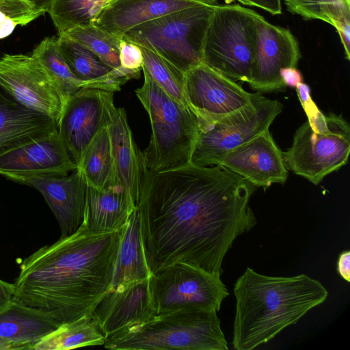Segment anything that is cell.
Wrapping results in <instances>:
<instances>
[{"mask_svg": "<svg viewBox=\"0 0 350 350\" xmlns=\"http://www.w3.org/2000/svg\"><path fill=\"white\" fill-rule=\"evenodd\" d=\"M123 228L92 232L83 220L72 234L40 247L22 260L12 301L59 326L91 314L111 288Z\"/></svg>", "mask_w": 350, "mask_h": 350, "instance_id": "7a4b0ae2", "label": "cell"}, {"mask_svg": "<svg viewBox=\"0 0 350 350\" xmlns=\"http://www.w3.org/2000/svg\"><path fill=\"white\" fill-rule=\"evenodd\" d=\"M245 5L257 7L272 15L282 14L281 0H237Z\"/></svg>", "mask_w": 350, "mask_h": 350, "instance_id": "e575fe53", "label": "cell"}, {"mask_svg": "<svg viewBox=\"0 0 350 350\" xmlns=\"http://www.w3.org/2000/svg\"><path fill=\"white\" fill-rule=\"evenodd\" d=\"M217 4L215 0H202L139 25L122 38L159 54L185 73L202 63L205 34Z\"/></svg>", "mask_w": 350, "mask_h": 350, "instance_id": "8992f818", "label": "cell"}, {"mask_svg": "<svg viewBox=\"0 0 350 350\" xmlns=\"http://www.w3.org/2000/svg\"><path fill=\"white\" fill-rule=\"evenodd\" d=\"M58 131L0 155V175L63 176L78 168Z\"/></svg>", "mask_w": 350, "mask_h": 350, "instance_id": "e0dca14e", "label": "cell"}, {"mask_svg": "<svg viewBox=\"0 0 350 350\" xmlns=\"http://www.w3.org/2000/svg\"><path fill=\"white\" fill-rule=\"evenodd\" d=\"M0 87L18 103L58 124L65 101L31 55L4 54L0 57Z\"/></svg>", "mask_w": 350, "mask_h": 350, "instance_id": "7c38bea8", "label": "cell"}, {"mask_svg": "<svg viewBox=\"0 0 350 350\" xmlns=\"http://www.w3.org/2000/svg\"><path fill=\"white\" fill-rule=\"evenodd\" d=\"M219 165L265 190L273 183L284 184L288 178L283 152L269 129L228 152Z\"/></svg>", "mask_w": 350, "mask_h": 350, "instance_id": "9a60e30c", "label": "cell"}, {"mask_svg": "<svg viewBox=\"0 0 350 350\" xmlns=\"http://www.w3.org/2000/svg\"><path fill=\"white\" fill-rule=\"evenodd\" d=\"M31 56L42 66L48 76L66 102V99L86 84L77 79L70 70L62 55L57 38L46 37L33 49Z\"/></svg>", "mask_w": 350, "mask_h": 350, "instance_id": "83f0119b", "label": "cell"}, {"mask_svg": "<svg viewBox=\"0 0 350 350\" xmlns=\"http://www.w3.org/2000/svg\"><path fill=\"white\" fill-rule=\"evenodd\" d=\"M120 62L123 68L140 72L143 66V55L140 47L122 38L120 44Z\"/></svg>", "mask_w": 350, "mask_h": 350, "instance_id": "836d02e7", "label": "cell"}, {"mask_svg": "<svg viewBox=\"0 0 350 350\" xmlns=\"http://www.w3.org/2000/svg\"><path fill=\"white\" fill-rule=\"evenodd\" d=\"M149 284L157 315L184 308L218 312L229 295L220 276L182 262L152 273Z\"/></svg>", "mask_w": 350, "mask_h": 350, "instance_id": "30bf717a", "label": "cell"}, {"mask_svg": "<svg viewBox=\"0 0 350 350\" xmlns=\"http://www.w3.org/2000/svg\"><path fill=\"white\" fill-rule=\"evenodd\" d=\"M233 292L236 309L232 344L236 350L266 344L328 296L324 286L306 274L269 276L250 267L237 280Z\"/></svg>", "mask_w": 350, "mask_h": 350, "instance_id": "3957f363", "label": "cell"}, {"mask_svg": "<svg viewBox=\"0 0 350 350\" xmlns=\"http://www.w3.org/2000/svg\"><path fill=\"white\" fill-rule=\"evenodd\" d=\"M301 57L299 43L286 28L275 26L259 14L256 18V41L248 84L260 92L283 91L286 85L282 69L296 67Z\"/></svg>", "mask_w": 350, "mask_h": 350, "instance_id": "5bb4252c", "label": "cell"}, {"mask_svg": "<svg viewBox=\"0 0 350 350\" xmlns=\"http://www.w3.org/2000/svg\"><path fill=\"white\" fill-rule=\"evenodd\" d=\"M93 314L105 337L154 318L149 278L109 289L94 307Z\"/></svg>", "mask_w": 350, "mask_h": 350, "instance_id": "ac0fdd59", "label": "cell"}, {"mask_svg": "<svg viewBox=\"0 0 350 350\" xmlns=\"http://www.w3.org/2000/svg\"><path fill=\"white\" fill-rule=\"evenodd\" d=\"M18 23L0 10V39L10 35Z\"/></svg>", "mask_w": 350, "mask_h": 350, "instance_id": "74e56055", "label": "cell"}, {"mask_svg": "<svg viewBox=\"0 0 350 350\" xmlns=\"http://www.w3.org/2000/svg\"><path fill=\"white\" fill-rule=\"evenodd\" d=\"M77 169L81 170L89 186L103 189L120 185L108 125L103 128L90 144Z\"/></svg>", "mask_w": 350, "mask_h": 350, "instance_id": "484cf974", "label": "cell"}, {"mask_svg": "<svg viewBox=\"0 0 350 350\" xmlns=\"http://www.w3.org/2000/svg\"><path fill=\"white\" fill-rule=\"evenodd\" d=\"M139 46L143 55L142 68L172 98L180 104L189 107L185 93V73L159 54Z\"/></svg>", "mask_w": 350, "mask_h": 350, "instance_id": "4dcf8cb0", "label": "cell"}, {"mask_svg": "<svg viewBox=\"0 0 350 350\" xmlns=\"http://www.w3.org/2000/svg\"><path fill=\"white\" fill-rule=\"evenodd\" d=\"M142 87L135 94L146 110L152 126L148 146L142 152L147 169L161 172L190 163L199 133L196 116L166 93L142 68Z\"/></svg>", "mask_w": 350, "mask_h": 350, "instance_id": "5b68a950", "label": "cell"}, {"mask_svg": "<svg viewBox=\"0 0 350 350\" xmlns=\"http://www.w3.org/2000/svg\"><path fill=\"white\" fill-rule=\"evenodd\" d=\"M14 284L0 279V310L7 306L12 300Z\"/></svg>", "mask_w": 350, "mask_h": 350, "instance_id": "f35d334b", "label": "cell"}, {"mask_svg": "<svg viewBox=\"0 0 350 350\" xmlns=\"http://www.w3.org/2000/svg\"><path fill=\"white\" fill-rule=\"evenodd\" d=\"M150 274L142 241L140 216L136 208L122 230L110 289L147 279Z\"/></svg>", "mask_w": 350, "mask_h": 350, "instance_id": "d4e9b609", "label": "cell"}, {"mask_svg": "<svg viewBox=\"0 0 350 350\" xmlns=\"http://www.w3.org/2000/svg\"><path fill=\"white\" fill-rule=\"evenodd\" d=\"M57 41L70 70L87 88L114 92L129 80L140 76V72L122 67L112 69L91 50L66 36L59 35Z\"/></svg>", "mask_w": 350, "mask_h": 350, "instance_id": "ffe728a7", "label": "cell"}, {"mask_svg": "<svg viewBox=\"0 0 350 350\" xmlns=\"http://www.w3.org/2000/svg\"><path fill=\"white\" fill-rule=\"evenodd\" d=\"M280 77L284 85L291 88H296L303 82L302 75L296 67H288L281 70Z\"/></svg>", "mask_w": 350, "mask_h": 350, "instance_id": "d590c367", "label": "cell"}, {"mask_svg": "<svg viewBox=\"0 0 350 350\" xmlns=\"http://www.w3.org/2000/svg\"><path fill=\"white\" fill-rule=\"evenodd\" d=\"M106 337L98 321L92 312L59 325L42 339L34 350H64L103 345Z\"/></svg>", "mask_w": 350, "mask_h": 350, "instance_id": "4316f807", "label": "cell"}, {"mask_svg": "<svg viewBox=\"0 0 350 350\" xmlns=\"http://www.w3.org/2000/svg\"><path fill=\"white\" fill-rule=\"evenodd\" d=\"M258 13L217 4L205 34L202 64L234 81L248 82L256 41Z\"/></svg>", "mask_w": 350, "mask_h": 350, "instance_id": "ba28073f", "label": "cell"}, {"mask_svg": "<svg viewBox=\"0 0 350 350\" xmlns=\"http://www.w3.org/2000/svg\"><path fill=\"white\" fill-rule=\"evenodd\" d=\"M135 208L134 202L120 185L103 189L87 187L83 220L90 232L121 230Z\"/></svg>", "mask_w": 350, "mask_h": 350, "instance_id": "cb8c5ba5", "label": "cell"}, {"mask_svg": "<svg viewBox=\"0 0 350 350\" xmlns=\"http://www.w3.org/2000/svg\"><path fill=\"white\" fill-rule=\"evenodd\" d=\"M0 10L24 26L46 12L34 8L25 0H0Z\"/></svg>", "mask_w": 350, "mask_h": 350, "instance_id": "d6a6232c", "label": "cell"}, {"mask_svg": "<svg viewBox=\"0 0 350 350\" xmlns=\"http://www.w3.org/2000/svg\"><path fill=\"white\" fill-rule=\"evenodd\" d=\"M217 312L184 308L158 314L107 337L103 346L116 350H228Z\"/></svg>", "mask_w": 350, "mask_h": 350, "instance_id": "277c9868", "label": "cell"}, {"mask_svg": "<svg viewBox=\"0 0 350 350\" xmlns=\"http://www.w3.org/2000/svg\"><path fill=\"white\" fill-rule=\"evenodd\" d=\"M108 131L119 185L136 206L145 163L142 152L133 139L124 108L115 107Z\"/></svg>", "mask_w": 350, "mask_h": 350, "instance_id": "7402d4cb", "label": "cell"}, {"mask_svg": "<svg viewBox=\"0 0 350 350\" xmlns=\"http://www.w3.org/2000/svg\"><path fill=\"white\" fill-rule=\"evenodd\" d=\"M114 0H55L48 11L61 35L76 27L93 25L101 12Z\"/></svg>", "mask_w": 350, "mask_h": 350, "instance_id": "f1b7e54d", "label": "cell"}, {"mask_svg": "<svg viewBox=\"0 0 350 350\" xmlns=\"http://www.w3.org/2000/svg\"><path fill=\"white\" fill-rule=\"evenodd\" d=\"M57 131V124L21 105L0 87V155Z\"/></svg>", "mask_w": 350, "mask_h": 350, "instance_id": "d6986e66", "label": "cell"}, {"mask_svg": "<svg viewBox=\"0 0 350 350\" xmlns=\"http://www.w3.org/2000/svg\"><path fill=\"white\" fill-rule=\"evenodd\" d=\"M255 188L221 165H144L136 208L150 273L182 262L221 276L235 239L257 224L249 206Z\"/></svg>", "mask_w": 350, "mask_h": 350, "instance_id": "6da1fadb", "label": "cell"}, {"mask_svg": "<svg viewBox=\"0 0 350 350\" xmlns=\"http://www.w3.org/2000/svg\"><path fill=\"white\" fill-rule=\"evenodd\" d=\"M61 35L66 36L86 46L112 69L122 68L120 62L121 37L94 25L76 27Z\"/></svg>", "mask_w": 350, "mask_h": 350, "instance_id": "f546056e", "label": "cell"}, {"mask_svg": "<svg viewBox=\"0 0 350 350\" xmlns=\"http://www.w3.org/2000/svg\"><path fill=\"white\" fill-rule=\"evenodd\" d=\"M287 10L304 19L323 21L336 29L350 22V0H284Z\"/></svg>", "mask_w": 350, "mask_h": 350, "instance_id": "1f68e13d", "label": "cell"}, {"mask_svg": "<svg viewBox=\"0 0 350 350\" xmlns=\"http://www.w3.org/2000/svg\"><path fill=\"white\" fill-rule=\"evenodd\" d=\"M59 325L46 314L12 301L0 310V350H31Z\"/></svg>", "mask_w": 350, "mask_h": 350, "instance_id": "603a6c76", "label": "cell"}, {"mask_svg": "<svg viewBox=\"0 0 350 350\" xmlns=\"http://www.w3.org/2000/svg\"><path fill=\"white\" fill-rule=\"evenodd\" d=\"M37 10L48 12L51 6L55 0H25Z\"/></svg>", "mask_w": 350, "mask_h": 350, "instance_id": "ab89813d", "label": "cell"}, {"mask_svg": "<svg viewBox=\"0 0 350 350\" xmlns=\"http://www.w3.org/2000/svg\"><path fill=\"white\" fill-rule=\"evenodd\" d=\"M185 93L199 131L252 103V93L202 63L185 72Z\"/></svg>", "mask_w": 350, "mask_h": 350, "instance_id": "8fae6325", "label": "cell"}, {"mask_svg": "<svg viewBox=\"0 0 350 350\" xmlns=\"http://www.w3.org/2000/svg\"><path fill=\"white\" fill-rule=\"evenodd\" d=\"M6 178L29 185L42 193L59 225L60 237L72 234L81 225L88 185L80 170L63 176H10Z\"/></svg>", "mask_w": 350, "mask_h": 350, "instance_id": "2e32d148", "label": "cell"}, {"mask_svg": "<svg viewBox=\"0 0 350 350\" xmlns=\"http://www.w3.org/2000/svg\"><path fill=\"white\" fill-rule=\"evenodd\" d=\"M305 113L308 120L296 130L283 156L288 170L317 185L347 164L350 126L342 115H325L317 105Z\"/></svg>", "mask_w": 350, "mask_h": 350, "instance_id": "52a82bcc", "label": "cell"}, {"mask_svg": "<svg viewBox=\"0 0 350 350\" xmlns=\"http://www.w3.org/2000/svg\"><path fill=\"white\" fill-rule=\"evenodd\" d=\"M282 108L279 100L269 99L260 92L252 93L250 105L199 131L190 163L219 165L228 152L269 129Z\"/></svg>", "mask_w": 350, "mask_h": 350, "instance_id": "9c48e42d", "label": "cell"}, {"mask_svg": "<svg viewBox=\"0 0 350 350\" xmlns=\"http://www.w3.org/2000/svg\"><path fill=\"white\" fill-rule=\"evenodd\" d=\"M113 92L81 88L66 100L57 131L78 165L90 144L111 120Z\"/></svg>", "mask_w": 350, "mask_h": 350, "instance_id": "4fadbf2b", "label": "cell"}, {"mask_svg": "<svg viewBox=\"0 0 350 350\" xmlns=\"http://www.w3.org/2000/svg\"><path fill=\"white\" fill-rule=\"evenodd\" d=\"M202 0H114L93 25L119 37L129 30L170 13L187 8Z\"/></svg>", "mask_w": 350, "mask_h": 350, "instance_id": "44dd1931", "label": "cell"}, {"mask_svg": "<svg viewBox=\"0 0 350 350\" xmlns=\"http://www.w3.org/2000/svg\"><path fill=\"white\" fill-rule=\"evenodd\" d=\"M337 271L345 280L350 281V252L349 250L343 251L339 255Z\"/></svg>", "mask_w": 350, "mask_h": 350, "instance_id": "8d00e7d4", "label": "cell"}]
</instances>
